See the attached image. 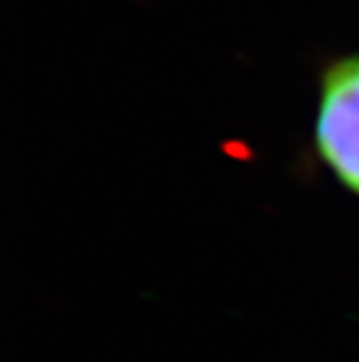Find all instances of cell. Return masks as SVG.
<instances>
[{"mask_svg":"<svg viewBox=\"0 0 359 362\" xmlns=\"http://www.w3.org/2000/svg\"><path fill=\"white\" fill-rule=\"evenodd\" d=\"M315 138L324 164L359 197V54L324 73Z\"/></svg>","mask_w":359,"mask_h":362,"instance_id":"1","label":"cell"}]
</instances>
